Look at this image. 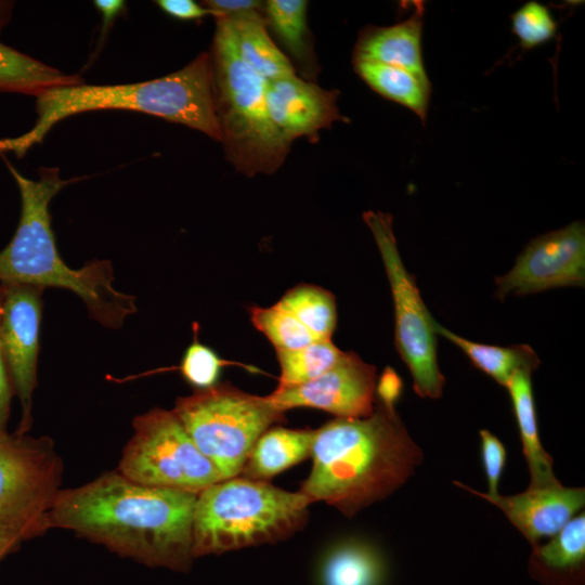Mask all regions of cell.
Segmentation results:
<instances>
[{"instance_id":"obj_1","label":"cell","mask_w":585,"mask_h":585,"mask_svg":"<svg viewBox=\"0 0 585 585\" xmlns=\"http://www.w3.org/2000/svg\"><path fill=\"white\" fill-rule=\"evenodd\" d=\"M196 499L188 492L136 483L116 469L60 490L49 523L147 567L188 572Z\"/></svg>"},{"instance_id":"obj_2","label":"cell","mask_w":585,"mask_h":585,"mask_svg":"<svg viewBox=\"0 0 585 585\" xmlns=\"http://www.w3.org/2000/svg\"><path fill=\"white\" fill-rule=\"evenodd\" d=\"M310 456L299 492L347 517L398 490L424 458L395 410L379 402L368 417H337L314 430Z\"/></svg>"},{"instance_id":"obj_3","label":"cell","mask_w":585,"mask_h":585,"mask_svg":"<svg viewBox=\"0 0 585 585\" xmlns=\"http://www.w3.org/2000/svg\"><path fill=\"white\" fill-rule=\"evenodd\" d=\"M9 168L21 194V217L14 236L0 251V284L68 289L83 300L90 316L102 326L120 327L136 311L135 298L113 287L109 261L94 260L74 270L56 248L49 204L64 186L79 179L62 180L58 168H41L39 180L34 181L11 165Z\"/></svg>"},{"instance_id":"obj_4","label":"cell","mask_w":585,"mask_h":585,"mask_svg":"<svg viewBox=\"0 0 585 585\" xmlns=\"http://www.w3.org/2000/svg\"><path fill=\"white\" fill-rule=\"evenodd\" d=\"M99 109H127L182 123L221 142L216 114L210 54L203 53L182 69L136 83H79L44 91L37 96V120L26 133L0 140V152L22 157L40 143L62 119Z\"/></svg>"},{"instance_id":"obj_5","label":"cell","mask_w":585,"mask_h":585,"mask_svg":"<svg viewBox=\"0 0 585 585\" xmlns=\"http://www.w3.org/2000/svg\"><path fill=\"white\" fill-rule=\"evenodd\" d=\"M308 498L266 481L234 477L197 495L193 518V557L220 555L284 541L309 519Z\"/></svg>"},{"instance_id":"obj_6","label":"cell","mask_w":585,"mask_h":585,"mask_svg":"<svg viewBox=\"0 0 585 585\" xmlns=\"http://www.w3.org/2000/svg\"><path fill=\"white\" fill-rule=\"evenodd\" d=\"M210 58L216 114L227 159L247 176L274 172L290 143L270 118L265 80L240 60L225 18H217Z\"/></svg>"},{"instance_id":"obj_7","label":"cell","mask_w":585,"mask_h":585,"mask_svg":"<svg viewBox=\"0 0 585 585\" xmlns=\"http://www.w3.org/2000/svg\"><path fill=\"white\" fill-rule=\"evenodd\" d=\"M172 411L223 479L238 477L258 438L283 420L265 396L229 384L178 398Z\"/></svg>"},{"instance_id":"obj_8","label":"cell","mask_w":585,"mask_h":585,"mask_svg":"<svg viewBox=\"0 0 585 585\" xmlns=\"http://www.w3.org/2000/svg\"><path fill=\"white\" fill-rule=\"evenodd\" d=\"M117 470L140 484L198 495L224 480L173 413L153 408L134 417Z\"/></svg>"},{"instance_id":"obj_9","label":"cell","mask_w":585,"mask_h":585,"mask_svg":"<svg viewBox=\"0 0 585 585\" xmlns=\"http://www.w3.org/2000/svg\"><path fill=\"white\" fill-rule=\"evenodd\" d=\"M363 219L380 252L394 304L395 346L421 398L442 395L444 376L437 359V321L430 314L414 276L405 269L396 247L389 213L366 211Z\"/></svg>"},{"instance_id":"obj_10","label":"cell","mask_w":585,"mask_h":585,"mask_svg":"<svg viewBox=\"0 0 585 585\" xmlns=\"http://www.w3.org/2000/svg\"><path fill=\"white\" fill-rule=\"evenodd\" d=\"M63 464L52 440L0 429V528L28 538L51 529L50 510L60 492Z\"/></svg>"},{"instance_id":"obj_11","label":"cell","mask_w":585,"mask_h":585,"mask_svg":"<svg viewBox=\"0 0 585 585\" xmlns=\"http://www.w3.org/2000/svg\"><path fill=\"white\" fill-rule=\"evenodd\" d=\"M43 288L24 284H0V338L12 388L22 407L16 431L31 427L32 393L37 386V360Z\"/></svg>"},{"instance_id":"obj_12","label":"cell","mask_w":585,"mask_h":585,"mask_svg":"<svg viewBox=\"0 0 585 585\" xmlns=\"http://www.w3.org/2000/svg\"><path fill=\"white\" fill-rule=\"evenodd\" d=\"M585 227L576 221L532 239L514 268L495 278L496 297L528 295L563 286H584Z\"/></svg>"},{"instance_id":"obj_13","label":"cell","mask_w":585,"mask_h":585,"mask_svg":"<svg viewBox=\"0 0 585 585\" xmlns=\"http://www.w3.org/2000/svg\"><path fill=\"white\" fill-rule=\"evenodd\" d=\"M376 368L359 355L344 352L318 377L291 387H277L265 398L281 413L311 407L340 418H365L375 410Z\"/></svg>"},{"instance_id":"obj_14","label":"cell","mask_w":585,"mask_h":585,"mask_svg":"<svg viewBox=\"0 0 585 585\" xmlns=\"http://www.w3.org/2000/svg\"><path fill=\"white\" fill-rule=\"evenodd\" d=\"M454 483L498 507L532 546L555 535L585 505L584 487H566L561 483L529 486L526 491L510 496L487 495L460 482Z\"/></svg>"},{"instance_id":"obj_15","label":"cell","mask_w":585,"mask_h":585,"mask_svg":"<svg viewBox=\"0 0 585 585\" xmlns=\"http://www.w3.org/2000/svg\"><path fill=\"white\" fill-rule=\"evenodd\" d=\"M264 94L272 122L289 143L343 119L336 104L338 91L324 90L296 75L265 81Z\"/></svg>"},{"instance_id":"obj_16","label":"cell","mask_w":585,"mask_h":585,"mask_svg":"<svg viewBox=\"0 0 585 585\" xmlns=\"http://www.w3.org/2000/svg\"><path fill=\"white\" fill-rule=\"evenodd\" d=\"M413 14L387 27L367 26L358 38L353 61H368L405 69L431 83L421 52L425 2L415 1Z\"/></svg>"},{"instance_id":"obj_17","label":"cell","mask_w":585,"mask_h":585,"mask_svg":"<svg viewBox=\"0 0 585 585\" xmlns=\"http://www.w3.org/2000/svg\"><path fill=\"white\" fill-rule=\"evenodd\" d=\"M506 389L512 403L522 451L530 473L529 486H548L560 483L554 473L552 457L541 443L531 373L526 370L515 373Z\"/></svg>"},{"instance_id":"obj_18","label":"cell","mask_w":585,"mask_h":585,"mask_svg":"<svg viewBox=\"0 0 585 585\" xmlns=\"http://www.w3.org/2000/svg\"><path fill=\"white\" fill-rule=\"evenodd\" d=\"M314 430L274 427L256 441L239 476L266 481L311 454Z\"/></svg>"},{"instance_id":"obj_19","label":"cell","mask_w":585,"mask_h":585,"mask_svg":"<svg viewBox=\"0 0 585 585\" xmlns=\"http://www.w3.org/2000/svg\"><path fill=\"white\" fill-rule=\"evenodd\" d=\"M229 21L240 60L265 81L295 75L287 57L271 40L260 11L247 12Z\"/></svg>"},{"instance_id":"obj_20","label":"cell","mask_w":585,"mask_h":585,"mask_svg":"<svg viewBox=\"0 0 585 585\" xmlns=\"http://www.w3.org/2000/svg\"><path fill=\"white\" fill-rule=\"evenodd\" d=\"M531 568L546 581L581 578L585 563V515L573 517L544 545H534Z\"/></svg>"},{"instance_id":"obj_21","label":"cell","mask_w":585,"mask_h":585,"mask_svg":"<svg viewBox=\"0 0 585 585\" xmlns=\"http://www.w3.org/2000/svg\"><path fill=\"white\" fill-rule=\"evenodd\" d=\"M386 576L381 555L369 544L348 540L334 546L324 556L320 585H382Z\"/></svg>"},{"instance_id":"obj_22","label":"cell","mask_w":585,"mask_h":585,"mask_svg":"<svg viewBox=\"0 0 585 585\" xmlns=\"http://www.w3.org/2000/svg\"><path fill=\"white\" fill-rule=\"evenodd\" d=\"M435 333L458 347L477 368L504 388L515 373L520 370L532 373L540 364L537 354L528 344L497 347L474 342L454 334L438 322Z\"/></svg>"},{"instance_id":"obj_23","label":"cell","mask_w":585,"mask_h":585,"mask_svg":"<svg viewBox=\"0 0 585 585\" xmlns=\"http://www.w3.org/2000/svg\"><path fill=\"white\" fill-rule=\"evenodd\" d=\"M356 74L377 93L414 112L426 123L431 83L412 73L381 63L353 61Z\"/></svg>"},{"instance_id":"obj_24","label":"cell","mask_w":585,"mask_h":585,"mask_svg":"<svg viewBox=\"0 0 585 585\" xmlns=\"http://www.w3.org/2000/svg\"><path fill=\"white\" fill-rule=\"evenodd\" d=\"M82 83L68 75L0 42V91L38 96L47 90Z\"/></svg>"},{"instance_id":"obj_25","label":"cell","mask_w":585,"mask_h":585,"mask_svg":"<svg viewBox=\"0 0 585 585\" xmlns=\"http://www.w3.org/2000/svg\"><path fill=\"white\" fill-rule=\"evenodd\" d=\"M320 339H330L337 324L335 297L314 285H299L277 302Z\"/></svg>"},{"instance_id":"obj_26","label":"cell","mask_w":585,"mask_h":585,"mask_svg":"<svg viewBox=\"0 0 585 585\" xmlns=\"http://www.w3.org/2000/svg\"><path fill=\"white\" fill-rule=\"evenodd\" d=\"M281 366L277 387H291L308 382L337 364L344 352L330 339H318L295 350L276 351Z\"/></svg>"},{"instance_id":"obj_27","label":"cell","mask_w":585,"mask_h":585,"mask_svg":"<svg viewBox=\"0 0 585 585\" xmlns=\"http://www.w3.org/2000/svg\"><path fill=\"white\" fill-rule=\"evenodd\" d=\"M304 0H269L264 2L265 21L270 23L290 53L299 61L310 56L309 30Z\"/></svg>"},{"instance_id":"obj_28","label":"cell","mask_w":585,"mask_h":585,"mask_svg":"<svg viewBox=\"0 0 585 585\" xmlns=\"http://www.w3.org/2000/svg\"><path fill=\"white\" fill-rule=\"evenodd\" d=\"M250 320L276 351L299 349L320 339L278 303L268 308H251Z\"/></svg>"},{"instance_id":"obj_29","label":"cell","mask_w":585,"mask_h":585,"mask_svg":"<svg viewBox=\"0 0 585 585\" xmlns=\"http://www.w3.org/2000/svg\"><path fill=\"white\" fill-rule=\"evenodd\" d=\"M511 30L523 50L550 41L557 32V22L548 6L528 1L510 15Z\"/></svg>"},{"instance_id":"obj_30","label":"cell","mask_w":585,"mask_h":585,"mask_svg":"<svg viewBox=\"0 0 585 585\" xmlns=\"http://www.w3.org/2000/svg\"><path fill=\"white\" fill-rule=\"evenodd\" d=\"M221 366V360L211 349L194 342L186 349L180 370L184 379L198 390L217 384Z\"/></svg>"},{"instance_id":"obj_31","label":"cell","mask_w":585,"mask_h":585,"mask_svg":"<svg viewBox=\"0 0 585 585\" xmlns=\"http://www.w3.org/2000/svg\"><path fill=\"white\" fill-rule=\"evenodd\" d=\"M481 458L487 481V495L498 494L499 479L504 472L507 453L499 439L489 430H480Z\"/></svg>"},{"instance_id":"obj_32","label":"cell","mask_w":585,"mask_h":585,"mask_svg":"<svg viewBox=\"0 0 585 585\" xmlns=\"http://www.w3.org/2000/svg\"><path fill=\"white\" fill-rule=\"evenodd\" d=\"M203 4L216 18H229L247 12L264 11V3L256 0H208L204 1Z\"/></svg>"},{"instance_id":"obj_33","label":"cell","mask_w":585,"mask_h":585,"mask_svg":"<svg viewBox=\"0 0 585 585\" xmlns=\"http://www.w3.org/2000/svg\"><path fill=\"white\" fill-rule=\"evenodd\" d=\"M403 389L400 376L390 367L386 368L376 386L378 402L387 407L394 408Z\"/></svg>"},{"instance_id":"obj_34","label":"cell","mask_w":585,"mask_h":585,"mask_svg":"<svg viewBox=\"0 0 585 585\" xmlns=\"http://www.w3.org/2000/svg\"><path fill=\"white\" fill-rule=\"evenodd\" d=\"M167 14L180 20L200 18L209 11L193 0H159L156 2Z\"/></svg>"},{"instance_id":"obj_35","label":"cell","mask_w":585,"mask_h":585,"mask_svg":"<svg viewBox=\"0 0 585 585\" xmlns=\"http://www.w3.org/2000/svg\"><path fill=\"white\" fill-rule=\"evenodd\" d=\"M0 316H1V298H0ZM12 385L4 361L1 338H0V429L4 430L5 422L9 416L10 400L12 395Z\"/></svg>"},{"instance_id":"obj_36","label":"cell","mask_w":585,"mask_h":585,"mask_svg":"<svg viewBox=\"0 0 585 585\" xmlns=\"http://www.w3.org/2000/svg\"><path fill=\"white\" fill-rule=\"evenodd\" d=\"M94 5L102 15V32L104 34L109 24L118 16L125 8V2L120 0H96Z\"/></svg>"},{"instance_id":"obj_37","label":"cell","mask_w":585,"mask_h":585,"mask_svg":"<svg viewBox=\"0 0 585 585\" xmlns=\"http://www.w3.org/2000/svg\"><path fill=\"white\" fill-rule=\"evenodd\" d=\"M25 540H28V536L23 531L0 528V560Z\"/></svg>"},{"instance_id":"obj_38","label":"cell","mask_w":585,"mask_h":585,"mask_svg":"<svg viewBox=\"0 0 585 585\" xmlns=\"http://www.w3.org/2000/svg\"><path fill=\"white\" fill-rule=\"evenodd\" d=\"M13 3L10 1H0V31L9 22L12 15Z\"/></svg>"}]
</instances>
